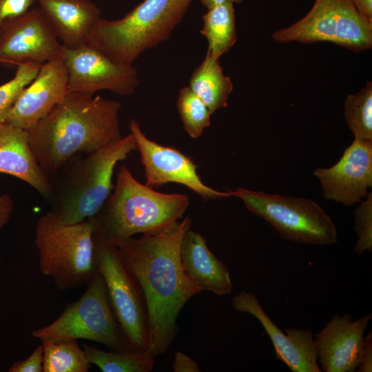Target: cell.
<instances>
[{
    "label": "cell",
    "mask_w": 372,
    "mask_h": 372,
    "mask_svg": "<svg viewBox=\"0 0 372 372\" xmlns=\"http://www.w3.org/2000/svg\"><path fill=\"white\" fill-rule=\"evenodd\" d=\"M234 309L255 317L269 337L276 359L293 372H320L313 335L310 329L297 327L285 329L286 334L265 312L256 296L241 291L234 296Z\"/></svg>",
    "instance_id": "cell-15"
},
{
    "label": "cell",
    "mask_w": 372,
    "mask_h": 372,
    "mask_svg": "<svg viewBox=\"0 0 372 372\" xmlns=\"http://www.w3.org/2000/svg\"><path fill=\"white\" fill-rule=\"evenodd\" d=\"M43 372H87L92 364L77 340L43 341Z\"/></svg>",
    "instance_id": "cell-24"
},
{
    "label": "cell",
    "mask_w": 372,
    "mask_h": 372,
    "mask_svg": "<svg viewBox=\"0 0 372 372\" xmlns=\"http://www.w3.org/2000/svg\"><path fill=\"white\" fill-rule=\"evenodd\" d=\"M357 11L364 18L372 21V0H351Z\"/></svg>",
    "instance_id": "cell-34"
},
{
    "label": "cell",
    "mask_w": 372,
    "mask_h": 372,
    "mask_svg": "<svg viewBox=\"0 0 372 372\" xmlns=\"http://www.w3.org/2000/svg\"><path fill=\"white\" fill-rule=\"evenodd\" d=\"M357 369L359 372L372 371V332L364 337Z\"/></svg>",
    "instance_id": "cell-31"
},
{
    "label": "cell",
    "mask_w": 372,
    "mask_h": 372,
    "mask_svg": "<svg viewBox=\"0 0 372 372\" xmlns=\"http://www.w3.org/2000/svg\"><path fill=\"white\" fill-rule=\"evenodd\" d=\"M31 334L41 342L83 339L103 344L111 351H132L115 318L99 272L77 300L68 303L52 323Z\"/></svg>",
    "instance_id": "cell-7"
},
{
    "label": "cell",
    "mask_w": 372,
    "mask_h": 372,
    "mask_svg": "<svg viewBox=\"0 0 372 372\" xmlns=\"http://www.w3.org/2000/svg\"><path fill=\"white\" fill-rule=\"evenodd\" d=\"M344 118L355 138L372 140V82L344 100Z\"/></svg>",
    "instance_id": "cell-25"
},
{
    "label": "cell",
    "mask_w": 372,
    "mask_h": 372,
    "mask_svg": "<svg viewBox=\"0 0 372 372\" xmlns=\"http://www.w3.org/2000/svg\"><path fill=\"white\" fill-rule=\"evenodd\" d=\"M121 104L100 95L68 93L34 127L30 147L49 176L78 154H87L122 137Z\"/></svg>",
    "instance_id": "cell-2"
},
{
    "label": "cell",
    "mask_w": 372,
    "mask_h": 372,
    "mask_svg": "<svg viewBox=\"0 0 372 372\" xmlns=\"http://www.w3.org/2000/svg\"><path fill=\"white\" fill-rule=\"evenodd\" d=\"M136 149L130 134L87 154H78L49 175L50 212L63 224H75L94 216L113 189L117 163Z\"/></svg>",
    "instance_id": "cell-4"
},
{
    "label": "cell",
    "mask_w": 372,
    "mask_h": 372,
    "mask_svg": "<svg viewBox=\"0 0 372 372\" xmlns=\"http://www.w3.org/2000/svg\"><path fill=\"white\" fill-rule=\"evenodd\" d=\"M364 201L355 209L353 230L358 240L353 252L360 255L372 250V192L368 194Z\"/></svg>",
    "instance_id": "cell-28"
},
{
    "label": "cell",
    "mask_w": 372,
    "mask_h": 372,
    "mask_svg": "<svg viewBox=\"0 0 372 372\" xmlns=\"http://www.w3.org/2000/svg\"><path fill=\"white\" fill-rule=\"evenodd\" d=\"M189 87L214 114L227 106L233 83L224 74L220 60H214L206 54L202 63L192 72Z\"/></svg>",
    "instance_id": "cell-21"
},
{
    "label": "cell",
    "mask_w": 372,
    "mask_h": 372,
    "mask_svg": "<svg viewBox=\"0 0 372 372\" xmlns=\"http://www.w3.org/2000/svg\"><path fill=\"white\" fill-rule=\"evenodd\" d=\"M94 243L97 269L104 279L118 326L132 351L147 352L149 331L143 292L118 247L95 238Z\"/></svg>",
    "instance_id": "cell-10"
},
{
    "label": "cell",
    "mask_w": 372,
    "mask_h": 372,
    "mask_svg": "<svg viewBox=\"0 0 372 372\" xmlns=\"http://www.w3.org/2000/svg\"><path fill=\"white\" fill-rule=\"evenodd\" d=\"M36 0H0V26L28 11Z\"/></svg>",
    "instance_id": "cell-30"
},
{
    "label": "cell",
    "mask_w": 372,
    "mask_h": 372,
    "mask_svg": "<svg viewBox=\"0 0 372 372\" xmlns=\"http://www.w3.org/2000/svg\"><path fill=\"white\" fill-rule=\"evenodd\" d=\"M325 199L350 207L362 200L372 187V140L354 138L340 160L313 171Z\"/></svg>",
    "instance_id": "cell-14"
},
{
    "label": "cell",
    "mask_w": 372,
    "mask_h": 372,
    "mask_svg": "<svg viewBox=\"0 0 372 372\" xmlns=\"http://www.w3.org/2000/svg\"><path fill=\"white\" fill-rule=\"evenodd\" d=\"M372 314L366 313L352 320L351 313H336L315 335L318 359L325 372H354L356 371L364 332Z\"/></svg>",
    "instance_id": "cell-17"
},
{
    "label": "cell",
    "mask_w": 372,
    "mask_h": 372,
    "mask_svg": "<svg viewBox=\"0 0 372 372\" xmlns=\"http://www.w3.org/2000/svg\"><path fill=\"white\" fill-rule=\"evenodd\" d=\"M34 244L41 273L61 291L87 285L99 272L91 218L66 225L48 211L37 221Z\"/></svg>",
    "instance_id": "cell-6"
},
{
    "label": "cell",
    "mask_w": 372,
    "mask_h": 372,
    "mask_svg": "<svg viewBox=\"0 0 372 372\" xmlns=\"http://www.w3.org/2000/svg\"><path fill=\"white\" fill-rule=\"evenodd\" d=\"M193 0H143L123 17L101 18L87 43L115 62L133 65L147 50L166 41Z\"/></svg>",
    "instance_id": "cell-5"
},
{
    "label": "cell",
    "mask_w": 372,
    "mask_h": 372,
    "mask_svg": "<svg viewBox=\"0 0 372 372\" xmlns=\"http://www.w3.org/2000/svg\"><path fill=\"white\" fill-rule=\"evenodd\" d=\"M83 349L90 362L103 372H150L155 364L147 352L106 351L87 344H83Z\"/></svg>",
    "instance_id": "cell-23"
},
{
    "label": "cell",
    "mask_w": 372,
    "mask_h": 372,
    "mask_svg": "<svg viewBox=\"0 0 372 372\" xmlns=\"http://www.w3.org/2000/svg\"><path fill=\"white\" fill-rule=\"evenodd\" d=\"M172 369L174 372H200L198 363L180 351L175 354Z\"/></svg>",
    "instance_id": "cell-32"
},
{
    "label": "cell",
    "mask_w": 372,
    "mask_h": 372,
    "mask_svg": "<svg viewBox=\"0 0 372 372\" xmlns=\"http://www.w3.org/2000/svg\"><path fill=\"white\" fill-rule=\"evenodd\" d=\"M200 3L207 9L225 3H240L242 0H200Z\"/></svg>",
    "instance_id": "cell-35"
},
{
    "label": "cell",
    "mask_w": 372,
    "mask_h": 372,
    "mask_svg": "<svg viewBox=\"0 0 372 372\" xmlns=\"http://www.w3.org/2000/svg\"><path fill=\"white\" fill-rule=\"evenodd\" d=\"M68 93V72L62 54L41 65L21 92L4 123L29 130Z\"/></svg>",
    "instance_id": "cell-16"
},
{
    "label": "cell",
    "mask_w": 372,
    "mask_h": 372,
    "mask_svg": "<svg viewBox=\"0 0 372 372\" xmlns=\"http://www.w3.org/2000/svg\"><path fill=\"white\" fill-rule=\"evenodd\" d=\"M14 209V203L10 196L0 195V231L10 220Z\"/></svg>",
    "instance_id": "cell-33"
},
{
    "label": "cell",
    "mask_w": 372,
    "mask_h": 372,
    "mask_svg": "<svg viewBox=\"0 0 372 372\" xmlns=\"http://www.w3.org/2000/svg\"><path fill=\"white\" fill-rule=\"evenodd\" d=\"M43 347L39 344L25 360L14 362L9 372H43Z\"/></svg>",
    "instance_id": "cell-29"
},
{
    "label": "cell",
    "mask_w": 372,
    "mask_h": 372,
    "mask_svg": "<svg viewBox=\"0 0 372 372\" xmlns=\"http://www.w3.org/2000/svg\"><path fill=\"white\" fill-rule=\"evenodd\" d=\"M130 130L144 167L146 185L153 188L168 183L180 184L198 194L204 201L232 196L229 191L219 192L204 184L192 159L174 147L148 138L136 120H130Z\"/></svg>",
    "instance_id": "cell-12"
},
{
    "label": "cell",
    "mask_w": 372,
    "mask_h": 372,
    "mask_svg": "<svg viewBox=\"0 0 372 372\" xmlns=\"http://www.w3.org/2000/svg\"><path fill=\"white\" fill-rule=\"evenodd\" d=\"M0 174L14 176L49 198V176L35 158L29 145L28 130L8 123L0 125Z\"/></svg>",
    "instance_id": "cell-19"
},
{
    "label": "cell",
    "mask_w": 372,
    "mask_h": 372,
    "mask_svg": "<svg viewBox=\"0 0 372 372\" xmlns=\"http://www.w3.org/2000/svg\"><path fill=\"white\" fill-rule=\"evenodd\" d=\"M62 56L68 72V93L94 95L108 90L120 96L132 94L138 85L133 65L114 61L88 43L76 48L62 45Z\"/></svg>",
    "instance_id": "cell-11"
},
{
    "label": "cell",
    "mask_w": 372,
    "mask_h": 372,
    "mask_svg": "<svg viewBox=\"0 0 372 372\" xmlns=\"http://www.w3.org/2000/svg\"><path fill=\"white\" fill-rule=\"evenodd\" d=\"M42 64L24 63L17 66L14 77L0 85V125L20 94L36 76Z\"/></svg>",
    "instance_id": "cell-27"
},
{
    "label": "cell",
    "mask_w": 372,
    "mask_h": 372,
    "mask_svg": "<svg viewBox=\"0 0 372 372\" xmlns=\"http://www.w3.org/2000/svg\"><path fill=\"white\" fill-rule=\"evenodd\" d=\"M57 39L68 48L87 43L89 34L101 18V10L90 0H36Z\"/></svg>",
    "instance_id": "cell-18"
},
{
    "label": "cell",
    "mask_w": 372,
    "mask_h": 372,
    "mask_svg": "<svg viewBox=\"0 0 372 372\" xmlns=\"http://www.w3.org/2000/svg\"><path fill=\"white\" fill-rule=\"evenodd\" d=\"M203 21L200 33L208 43L206 54L214 60H220L237 41L234 4L225 3L207 9Z\"/></svg>",
    "instance_id": "cell-22"
},
{
    "label": "cell",
    "mask_w": 372,
    "mask_h": 372,
    "mask_svg": "<svg viewBox=\"0 0 372 372\" xmlns=\"http://www.w3.org/2000/svg\"><path fill=\"white\" fill-rule=\"evenodd\" d=\"M189 205L187 195L157 192L121 165L113 193L91 218L94 237L116 245L137 234L158 232L182 219Z\"/></svg>",
    "instance_id": "cell-3"
},
{
    "label": "cell",
    "mask_w": 372,
    "mask_h": 372,
    "mask_svg": "<svg viewBox=\"0 0 372 372\" xmlns=\"http://www.w3.org/2000/svg\"><path fill=\"white\" fill-rule=\"evenodd\" d=\"M191 225L187 216L163 230L116 244L143 292L149 331L147 353L154 358L170 347L178 333L180 312L203 291L187 277L180 260L181 242Z\"/></svg>",
    "instance_id": "cell-1"
},
{
    "label": "cell",
    "mask_w": 372,
    "mask_h": 372,
    "mask_svg": "<svg viewBox=\"0 0 372 372\" xmlns=\"http://www.w3.org/2000/svg\"><path fill=\"white\" fill-rule=\"evenodd\" d=\"M229 192L286 240L312 245H331L338 241L337 229L332 219L321 206L309 198L242 187Z\"/></svg>",
    "instance_id": "cell-8"
},
{
    "label": "cell",
    "mask_w": 372,
    "mask_h": 372,
    "mask_svg": "<svg viewBox=\"0 0 372 372\" xmlns=\"http://www.w3.org/2000/svg\"><path fill=\"white\" fill-rule=\"evenodd\" d=\"M279 43L331 42L359 53L372 47V21L362 17L351 0H315L302 19L271 34Z\"/></svg>",
    "instance_id": "cell-9"
},
{
    "label": "cell",
    "mask_w": 372,
    "mask_h": 372,
    "mask_svg": "<svg viewBox=\"0 0 372 372\" xmlns=\"http://www.w3.org/2000/svg\"><path fill=\"white\" fill-rule=\"evenodd\" d=\"M62 54V44L39 8L6 21L0 26V63L43 64Z\"/></svg>",
    "instance_id": "cell-13"
},
{
    "label": "cell",
    "mask_w": 372,
    "mask_h": 372,
    "mask_svg": "<svg viewBox=\"0 0 372 372\" xmlns=\"http://www.w3.org/2000/svg\"><path fill=\"white\" fill-rule=\"evenodd\" d=\"M176 105L184 130L191 138H199L210 125L212 114L208 107L189 86L179 91Z\"/></svg>",
    "instance_id": "cell-26"
},
{
    "label": "cell",
    "mask_w": 372,
    "mask_h": 372,
    "mask_svg": "<svg viewBox=\"0 0 372 372\" xmlns=\"http://www.w3.org/2000/svg\"><path fill=\"white\" fill-rule=\"evenodd\" d=\"M180 260L187 277L202 291L218 296L231 293L232 282L227 267L208 248L206 239L191 229L183 238Z\"/></svg>",
    "instance_id": "cell-20"
}]
</instances>
